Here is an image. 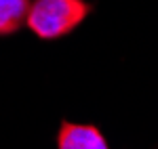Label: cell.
<instances>
[{
  "mask_svg": "<svg viewBox=\"0 0 158 149\" xmlns=\"http://www.w3.org/2000/svg\"><path fill=\"white\" fill-rule=\"evenodd\" d=\"M91 6L85 0H36L25 17L27 27L42 40L70 34L85 21Z\"/></svg>",
  "mask_w": 158,
  "mask_h": 149,
  "instance_id": "6da1fadb",
  "label": "cell"
},
{
  "mask_svg": "<svg viewBox=\"0 0 158 149\" xmlns=\"http://www.w3.org/2000/svg\"><path fill=\"white\" fill-rule=\"evenodd\" d=\"M57 149H108V143L97 126L61 122L57 132Z\"/></svg>",
  "mask_w": 158,
  "mask_h": 149,
  "instance_id": "7a4b0ae2",
  "label": "cell"
},
{
  "mask_svg": "<svg viewBox=\"0 0 158 149\" xmlns=\"http://www.w3.org/2000/svg\"><path fill=\"white\" fill-rule=\"evenodd\" d=\"M27 0H0V36L17 32L27 17Z\"/></svg>",
  "mask_w": 158,
  "mask_h": 149,
  "instance_id": "3957f363",
  "label": "cell"
}]
</instances>
